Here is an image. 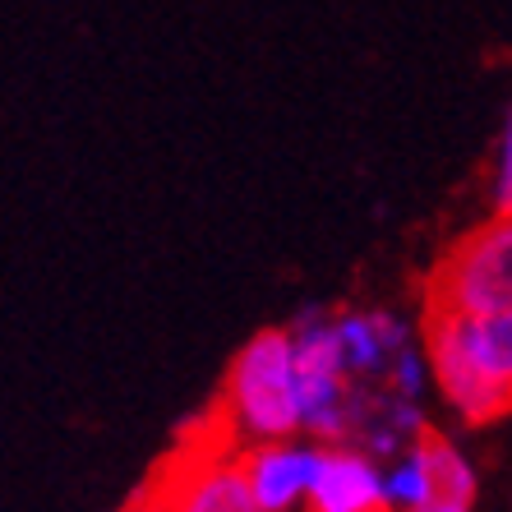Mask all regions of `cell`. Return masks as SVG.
<instances>
[{"mask_svg": "<svg viewBox=\"0 0 512 512\" xmlns=\"http://www.w3.org/2000/svg\"><path fill=\"white\" fill-rule=\"evenodd\" d=\"M425 351L434 388L462 420L485 425L512 411V310L457 314L429 305Z\"/></svg>", "mask_w": 512, "mask_h": 512, "instance_id": "obj_1", "label": "cell"}, {"mask_svg": "<svg viewBox=\"0 0 512 512\" xmlns=\"http://www.w3.org/2000/svg\"><path fill=\"white\" fill-rule=\"evenodd\" d=\"M227 425L240 443L300 434V360L291 328H263L236 351L227 374Z\"/></svg>", "mask_w": 512, "mask_h": 512, "instance_id": "obj_2", "label": "cell"}, {"mask_svg": "<svg viewBox=\"0 0 512 512\" xmlns=\"http://www.w3.org/2000/svg\"><path fill=\"white\" fill-rule=\"evenodd\" d=\"M296 337L300 360V434L319 443L351 439V411H356V379L346 374L337 351L333 314L305 310L286 323Z\"/></svg>", "mask_w": 512, "mask_h": 512, "instance_id": "obj_3", "label": "cell"}, {"mask_svg": "<svg viewBox=\"0 0 512 512\" xmlns=\"http://www.w3.org/2000/svg\"><path fill=\"white\" fill-rule=\"evenodd\" d=\"M429 305L457 314L512 310V213H494L485 227L457 240L453 254L434 273Z\"/></svg>", "mask_w": 512, "mask_h": 512, "instance_id": "obj_4", "label": "cell"}, {"mask_svg": "<svg viewBox=\"0 0 512 512\" xmlns=\"http://www.w3.org/2000/svg\"><path fill=\"white\" fill-rule=\"evenodd\" d=\"M171 512H263L250 494L240 453H222L213 443H194L180 462L157 480Z\"/></svg>", "mask_w": 512, "mask_h": 512, "instance_id": "obj_5", "label": "cell"}, {"mask_svg": "<svg viewBox=\"0 0 512 512\" xmlns=\"http://www.w3.org/2000/svg\"><path fill=\"white\" fill-rule=\"evenodd\" d=\"M319 439L291 434V439H268V443H245L240 448V466L250 480V494L263 512H300L310 503L314 476H319Z\"/></svg>", "mask_w": 512, "mask_h": 512, "instance_id": "obj_6", "label": "cell"}, {"mask_svg": "<svg viewBox=\"0 0 512 512\" xmlns=\"http://www.w3.org/2000/svg\"><path fill=\"white\" fill-rule=\"evenodd\" d=\"M333 328H337V351H342L346 374L356 383H383V388L393 379V365L402 360V351L416 342L411 323L388 310L333 314Z\"/></svg>", "mask_w": 512, "mask_h": 512, "instance_id": "obj_7", "label": "cell"}, {"mask_svg": "<svg viewBox=\"0 0 512 512\" xmlns=\"http://www.w3.org/2000/svg\"><path fill=\"white\" fill-rule=\"evenodd\" d=\"M305 512H383V457L356 443H323Z\"/></svg>", "mask_w": 512, "mask_h": 512, "instance_id": "obj_8", "label": "cell"}, {"mask_svg": "<svg viewBox=\"0 0 512 512\" xmlns=\"http://www.w3.org/2000/svg\"><path fill=\"white\" fill-rule=\"evenodd\" d=\"M420 439H425V411L416 397H402L383 383H356V411H351V439L346 443L388 462Z\"/></svg>", "mask_w": 512, "mask_h": 512, "instance_id": "obj_9", "label": "cell"}, {"mask_svg": "<svg viewBox=\"0 0 512 512\" xmlns=\"http://www.w3.org/2000/svg\"><path fill=\"white\" fill-rule=\"evenodd\" d=\"M434 503H439V471H434V448L425 434L406 453L383 462V512H425Z\"/></svg>", "mask_w": 512, "mask_h": 512, "instance_id": "obj_10", "label": "cell"}, {"mask_svg": "<svg viewBox=\"0 0 512 512\" xmlns=\"http://www.w3.org/2000/svg\"><path fill=\"white\" fill-rule=\"evenodd\" d=\"M489 203L494 213H512V107L503 116L499 148H494V176H489Z\"/></svg>", "mask_w": 512, "mask_h": 512, "instance_id": "obj_11", "label": "cell"}, {"mask_svg": "<svg viewBox=\"0 0 512 512\" xmlns=\"http://www.w3.org/2000/svg\"><path fill=\"white\" fill-rule=\"evenodd\" d=\"M130 512H171V508H167V499H162V489L153 485V489H148V494H143L139 503H134Z\"/></svg>", "mask_w": 512, "mask_h": 512, "instance_id": "obj_12", "label": "cell"}, {"mask_svg": "<svg viewBox=\"0 0 512 512\" xmlns=\"http://www.w3.org/2000/svg\"><path fill=\"white\" fill-rule=\"evenodd\" d=\"M425 512H471V503H434V508Z\"/></svg>", "mask_w": 512, "mask_h": 512, "instance_id": "obj_13", "label": "cell"}]
</instances>
